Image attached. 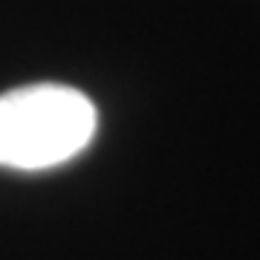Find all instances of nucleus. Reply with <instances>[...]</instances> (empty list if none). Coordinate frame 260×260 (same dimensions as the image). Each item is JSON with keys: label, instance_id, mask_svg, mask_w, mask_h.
I'll use <instances>...</instances> for the list:
<instances>
[{"label": "nucleus", "instance_id": "f257e3e1", "mask_svg": "<svg viewBox=\"0 0 260 260\" xmlns=\"http://www.w3.org/2000/svg\"><path fill=\"white\" fill-rule=\"evenodd\" d=\"M99 113L64 84H32L0 95V165L44 171L78 156L95 136Z\"/></svg>", "mask_w": 260, "mask_h": 260}]
</instances>
